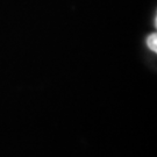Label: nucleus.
Instances as JSON below:
<instances>
[{"instance_id": "f257e3e1", "label": "nucleus", "mask_w": 157, "mask_h": 157, "mask_svg": "<svg viewBox=\"0 0 157 157\" xmlns=\"http://www.w3.org/2000/svg\"><path fill=\"white\" fill-rule=\"evenodd\" d=\"M147 44H148V47H149L152 51H155V52H156V50H157V36H156V34H152V35H150V36L147 39Z\"/></svg>"}]
</instances>
